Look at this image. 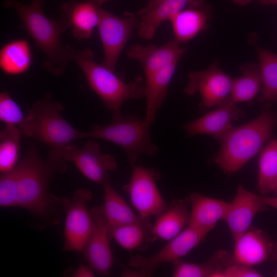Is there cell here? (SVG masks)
<instances>
[{
  "label": "cell",
  "mask_w": 277,
  "mask_h": 277,
  "mask_svg": "<svg viewBox=\"0 0 277 277\" xmlns=\"http://www.w3.org/2000/svg\"><path fill=\"white\" fill-rule=\"evenodd\" d=\"M32 63L29 42L24 38L11 41L0 50V68L7 74L16 75L26 72Z\"/></svg>",
  "instance_id": "cell-24"
},
{
  "label": "cell",
  "mask_w": 277,
  "mask_h": 277,
  "mask_svg": "<svg viewBox=\"0 0 277 277\" xmlns=\"http://www.w3.org/2000/svg\"><path fill=\"white\" fill-rule=\"evenodd\" d=\"M22 135L19 128L6 125L0 131V172H9L17 165L20 140Z\"/></svg>",
  "instance_id": "cell-30"
},
{
  "label": "cell",
  "mask_w": 277,
  "mask_h": 277,
  "mask_svg": "<svg viewBox=\"0 0 277 277\" xmlns=\"http://www.w3.org/2000/svg\"><path fill=\"white\" fill-rule=\"evenodd\" d=\"M73 60L82 70L89 86L105 106L113 112L120 110L128 100L144 97L145 86L142 76H137L125 82L124 77L115 70L95 62L91 49H75Z\"/></svg>",
  "instance_id": "cell-5"
},
{
  "label": "cell",
  "mask_w": 277,
  "mask_h": 277,
  "mask_svg": "<svg viewBox=\"0 0 277 277\" xmlns=\"http://www.w3.org/2000/svg\"><path fill=\"white\" fill-rule=\"evenodd\" d=\"M189 0H161L152 10L140 17L137 34L145 40L151 39L160 25L182 10Z\"/></svg>",
  "instance_id": "cell-25"
},
{
  "label": "cell",
  "mask_w": 277,
  "mask_h": 277,
  "mask_svg": "<svg viewBox=\"0 0 277 277\" xmlns=\"http://www.w3.org/2000/svg\"><path fill=\"white\" fill-rule=\"evenodd\" d=\"M104 191L102 207L108 225L136 223L152 227L149 219L141 217L134 213L129 205L112 186L109 177L102 186Z\"/></svg>",
  "instance_id": "cell-23"
},
{
  "label": "cell",
  "mask_w": 277,
  "mask_h": 277,
  "mask_svg": "<svg viewBox=\"0 0 277 277\" xmlns=\"http://www.w3.org/2000/svg\"><path fill=\"white\" fill-rule=\"evenodd\" d=\"M242 75L232 79L230 96L235 102H248L257 95L262 84L260 65L247 64L240 67Z\"/></svg>",
  "instance_id": "cell-27"
},
{
  "label": "cell",
  "mask_w": 277,
  "mask_h": 277,
  "mask_svg": "<svg viewBox=\"0 0 277 277\" xmlns=\"http://www.w3.org/2000/svg\"><path fill=\"white\" fill-rule=\"evenodd\" d=\"M263 199L267 206L277 210V196L263 197Z\"/></svg>",
  "instance_id": "cell-37"
},
{
  "label": "cell",
  "mask_w": 277,
  "mask_h": 277,
  "mask_svg": "<svg viewBox=\"0 0 277 277\" xmlns=\"http://www.w3.org/2000/svg\"><path fill=\"white\" fill-rule=\"evenodd\" d=\"M275 191H276V192H277V187H276V188Z\"/></svg>",
  "instance_id": "cell-45"
},
{
  "label": "cell",
  "mask_w": 277,
  "mask_h": 277,
  "mask_svg": "<svg viewBox=\"0 0 277 277\" xmlns=\"http://www.w3.org/2000/svg\"><path fill=\"white\" fill-rule=\"evenodd\" d=\"M63 105L52 100L50 93L36 101L28 109L22 135L33 138L50 148L48 160L60 173L66 169L63 152L66 147L77 139L86 138V132L76 130L62 116Z\"/></svg>",
  "instance_id": "cell-3"
},
{
  "label": "cell",
  "mask_w": 277,
  "mask_h": 277,
  "mask_svg": "<svg viewBox=\"0 0 277 277\" xmlns=\"http://www.w3.org/2000/svg\"><path fill=\"white\" fill-rule=\"evenodd\" d=\"M275 276L277 277V270H276V272L275 273Z\"/></svg>",
  "instance_id": "cell-44"
},
{
  "label": "cell",
  "mask_w": 277,
  "mask_h": 277,
  "mask_svg": "<svg viewBox=\"0 0 277 277\" xmlns=\"http://www.w3.org/2000/svg\"><path fill=\"white\" fill-rule=\"evenodd\" d=\"M266 206L263 197L239 185L233 199L229 202L224 220L233 240L248 230L255 216L263 211Z\"/></svg>",
  "instance_id": "cell-15"
},
{
  "label": "cell",
  "mask_w": 277,
  "mask_h": 277,
  "mask_svg": "<svg viewBox=\"0 0 277 277\" xmlns=\"http://www.w3.org/2000/svg\"><path fill=\"white\" fill-rule=\"evenodd\" d=\"M207 234L188 226L169 242L156 253L150 256L136 255L131 257L129 265L140 270L144 276H151L164 263L173 264L196 247Z\"/></svg>",
  "instance_id": "cell-10"
},
{
  "label": "cell",
  "mask_w": 277,
  "mask_h": 277,
  "mask_svg": "<svg viewBox=\"0 0 277 277\" xmlns=\"http://www.w3.org/2000/svg\"><path fill=\"white\" fill-rule=\"evenodd\" d=\"M188 7L171 16L174 38L181 43L187 42L205 30L209 19V14L198 0H189Z\"/></svg>",
  "instance_id": "cell-20"
},
{
  "label": "cell",
  "mask_w": 277,
  "mask_h": 277,
  "mask_svg": "<svg viewBox=\"0 0 277 277\" xmlns=\"http://www.w3.org/2000/svg\"><path fill=\"white\" fill-rule=\"evenodd\" d=\"M256 49L262 79L261 99L267 104L275 103L277 102V54L260 47Z\"/></svg>",
  "instance_id": "cell-28"
},
{
  "label": "cell",
  "mask_w": 277,
  "mask_h": 277,
  "mask_svg": "<svg viewBox=\"0 0 277 277\" xmlns=\"http://www.w3.org/2000/svg\"><path fill=\"white\" fill-rule=\"evenodd\" d=\"M186 51L175 38L161 46L152 44L143 46L132 44L127 51L129 58L138 61L142 66L145 77L176 61H180Z\"/></svg>",
  "instance_id": "cell-16"
},
{
  "label": "cell",
  "mask_w": 277,
  "mask_h": 277,
  "mask_svg": "<svg viewBox=\"0 0 277 277\" xmlns=\"http://www.w3.org/2000/svg\"><path fill=\"white\" fill-rule=\"evenodd\" d=\"M45 0H31V3L42 7Z\"/></svg>",
  "instance_id": "cell-40"
},
{
  "label": "cell",
  "mask_w": 277,
  "mask_h": 277,
  "mask_svg": "<svg viewBox=\"0 0 277 277\" xmlns=\"http://www.w3.org/2000/svg\"><path fill=\"white\" fill-rule=\"evenodd\" d=\"M99 36L104 51L102 63L111 70H115L121 52L137 28L139 19L131 12H125L122 17L116 16L97 4Z\"/></svg>",
  "instance_id": "cell-8"
},
{
  "label": "cell",
  "mask_w": 277,
  "mask_h": 277,
  "mask_svg": "<svg viewBox=\"0 0 277 277\" xmlns=\"http://www.w3.org/2000/svg\"><path fill=\"white\" fill-rule=\"evenodd\" d=\"M62 155L66 162L73 163L85 176L102 186L109 177V173L117 168L114 157L103 153L98 144L91 140L87 141L82 148L71 143Z\"/></svg>",
  "instance_id": "cell-11"
},
{
  "label": "cell",
  "mask_w": 277,
  "mask_h": 277,
  "mask_svg": "<svg viewBox=\"0 0 277 277\" xmlns=\"http://www.w3.org/2000/svg\"><path fill=\"white\" fill-rule=\"evenodd\" d=\"M269 4H273L277 5V0H269L268 2Z\"/></svg>",
  "instance_id": "cell-43"
},
{
  "label": "cell",
  "mask_w": 277,
  "mask_h": 277,
  "mask_svg": "<svg viewBox=\"0 0 277 277\" xmlns=\"http://www.w3.org/2000/svg\"><path fill=\"white\" fill-rule=\"evenodd\" d=\"M94 223L93 230L82 252L88 265L98 275L108 276L114 263L110 245L108 225L102 206L89 209Z\"/></svg>",
  "instance_id": "cell-13"
},
{
  "label": "cell",
  "mask_w": 277,
  "mask_h": 277,
  "mask_svg": "<svg viewBox=\"0 0 277 277\" xmlns=\"http://www.w3.org/2000/svg\"><path fill=\"white\" fill-rule=\"evenodd\" d=\"M95 273L89 265H81L71 275L73 277H94Z\"/></svg>",
  "instance_id": "cell-35"
},
{
  "label": "cell",
  "mask_w": 277,
  "mask_h": 277,
  "mask_svg": "<svg viewBox=\"0 0 277 277\" xmlns=\"http://www.w3.org/2000/svg\"><path fill=\"white\" fill-rule=\"evenodd\" d=\"M252 0H232V2L240 6H245L250 3Z\"/></svg>",
  "instance_id": "cell-38"
},
{
  "label": "cell",
  "mask_w": 277,
  "mask_h": 277,
  "mask_svg": "<svg viewBox=\"0 0 277 277\" xmlns=\"http://www.w3.org/2000/svg\"><path fill=\"white\" fill-rule=\"evenodd\" d=\"M259 3L264 5H268L269 0H258Z\"/></svg>",
  "instance_id": "cell-42"
},
{
  "label": "cell",
  "mask_w": 277,
  "mask_h": 277,
  "mask_svg": "<svg viewBox=\"0 0 277 277\" xmlns=\"http://www.w3.org/2000/svg\"><path fill=\"white\" fill-rule=\"evenodd\" d=\"M244 114L229 95L215 110L185 124L182 128L189 136L210 134L219 140L232 127V122Z\"/></svg>",
  "instance_id": "cell-14"
},
{
  "label": "cell",
  "mask_w": 277,
  "mask_h": 277,
  "mask_svg": "<svg viewBox=\"0 0 277 277\" xmlns=\"http://www.w3.org/2000/svg\"><path fill=\"white\" fill-rule=\"evenodd\" d=\"M17 197L16 207L31 214V226L37 230L54 226L60 222L64 212L60 197L48 192L55 172H58L48 160L32 146L16 166Z\"/></svg>",
  "instance_id": "cell-1"
},
{
  "label": "cell",
  "mask_w": 277,
  "mask_h": 277,
  "mask_svg": "<svg viewBox=\"0 0 277 277\" xmlns=\"http://www.w3.org/2000/svg\"><path fill=\"white\" fill-rule=\"evenodd\" d=\"M129 183L123 189L130 197L131 202L142 218L157 216L168 207L156 185L161 177L157 170L134 164Z\"/></svg>",
  "instance_id": "cell-9"
},
{
  "label": "cell",
  "mask_w": 277,
  "mask_h": 277,
  "mask_svg": "<svg viewBox=\"0 0 277 277\" xmlns=\"http://www.w3.org/2000/svg\"><path fill=\"white\" fill-rule=\"evenodd\" d=\"M188 78L184 92L188 95L199 93L203 109L217 106L230 94L232 78L219 68L217 63L205 70L189 72Z\"/></svg>",
  "instance_id": "cell-12"
},
{
  "label": "cell",
  "mask_w": 277,
  "mask_h": 277,
  "mask_svg": "<svg viewBox=\"0 0 277 277\" xmlns=\"http://www.w3.org/2000/svg\"><path fill=\"white\" fill-rule=\"evenodd\" d=\"M174 277H213L214 273L222 268L219 264L212 261L202 263L179 261L174 264Z\"/></svg>",
  "instance_id": "cell-32"
},
{
  "label": "cell",
  "mask_w": 277,
  "mask_h": 277,
  "mask_svg": "<svg viewBox=\"0 0 277 277\" xmlns=\"http://www.w3.org/2000/svg\"><path fill=\"white\" fill-rule=\"evenodd\" d=\"M161 0H148L147 4L137 13V16L141 17L152 10Z\"/></svg>",
  "instance_id": "cell-36"
},
{
  "label": "cell",
  "mask_w": 277,
  "mask_h": 277,
  "mask_svg": "<svg viewBox=\"0 0 277 277\" xmlns=\"http://www.w3.org/2000/svg\"><path fill=\"white\" fill-rule=\"evenodd\" d=\"M277 126V115L264 110L254 120L231 127L219 140L220 150L215 162L225 173L239 170L262 149Z\"/></svg>",
  "instance_id": "cell-4"
},
{
  "label": "cell",
  "mask_w": 277,
  "mask_h": 277,
  "mask_svg": "<svg viewBox=\"0 0 277 277\" xmlns=\"http://www.w3.org/2000/svg\"><path fill=\"white\" fill-rule=\"evenodd\" d=\"M156 217L151 228L152 239L169 241L188 226L190 212L186 202L180 200L168 205Z\"/></svg>",
  "instance_id": "cell-22"
},
{
  "label": "cell",
  "mask_w": 277,
  "mask_h": 277,
  "mask_svg": "<svg viewBox=\"0 0 277 277\" xmlns=\"http://www.w3.org/2000/svg\"><path fill=\"white\" fill-rule=\"evenodd\" d=\"M6 8L13 9L21 22V26L45 56L44 66L55 76L62 75L73 60L74 48L63 45L61 36L69 28L66 20L61 15L57 19L47 17L42 7L31 3L26 5L18 0H4Z\"/></svg>",
  "instance_id": "cell-2"
},
{
  "label": "cell",
  "mask_w": 277,
  "mask_h": 277,
  "mask_svg": "<svg viewBox=\"0 0 277 277\" xmlns=\"http://www.w3.org/2000/svg\"><path fill=\"white\" fill-rule=\"evenodd\" d=\"M277 187V140L269 142L262 150L259 161L258 189L263 195Z\"/></svg>",
  "instance_id": "cell-29"
},
{
  "label": "cell",
  "mask_w": 277,
  "mask_h": 277,
  "mask_svg": "<svg viewBox=\"0 0 277 277\" xmlns=\"http://www.w3.org/2000/svg\"><path fill=\"white\" fill-rule=\"evenodd\" d=\"M0 120L6 125L17 127L21 132L26 122L20 107L7 91L0 93Z\"/></svg>",
  "instance_id": "cell-31"
},
{
  "label": "cell",
  "mask_w": 277,
  "mask_h": 277,
  "mask_svg": "<svg viewBox=\"0 0 277 277\" xmlns=\"http://www.w3.org/2000/svg\"><path fill=\"white\" fill-rule=\"evenodd\" d=\"M17 180L16 167L9 172L1 173L0 206L1 207H16Z\"/></svg>",
  "instance_id": "cell-33"
},
{
  "label": "cell",
  "mask_w": 277,
  "mask_h": 277,
  "mask_svg": "<svg viewBox=\"0 0 277 277\" xmlns=\"http://www.w3.org/2000/svg\"><path fill=\"white\" fill-rule=\"evenodd\" d=\"M152 228V227H151ZM151 228L136 223L108 225V234L124 249L144 250L152 239Z\"/></svg>",
  "instance_id": "cell-26"
},
{
  "label": "cell",
  "mask_w": 277,
  "mask_h": 277,
  "mask_svg": "<svg viewBox=\"0 0 277 277\" xmlns=\"http://www.w3.org/2000/svg\"><path fill=\"white\" fill-rule=\"evenodd\" d=\"M191 210L188 226L206 234L217 222L224 220L229 202L205 196L198 192L190 194Z\"/></svg>",
  "instance_id": "cell-18"
},
{
  "label": "cell",
  "mask_w": 277,
  "mask_h": 277,
  "mask_svg": "<svg viewBox=\"0 0 277 277\" xmlns=\"http://www.w3.org/2000/svg\"><path fill=\"white\" fill-rule=\"evenodd\" d=\"M152 125L137 114L123 115L120 110L113 111L110 124L95 125L86 132V138L104 140L115 144L125 152L131 166L136 164L142 155L153 157L157 146L151 134Z\"/></svg>",
  "instance_id": "cell-6"
},
{
  "label": "cell",
  "mask_w": 277,
  "mask_h": 277,
  "mask_svg": "<svg viewBox=\"0 0 277 277\" xmlns=\"http://www.w3.org/2000/svg\"><path fill=\"white\" fill-rule=\"evenodd\" d=\"M92 199L88 188L76 190L70 198L60 197L66 218L64 233V251H82L93 229L94 223L88 208Z\"/></svg>",
  "instance_id": "cell-7"
},
{
  "label": "cell",
  "mask_w": 277,
  "mask_h": 277,
  "mask_svg": "<svg viewBox=\"0 0 277 277\" xmlns=\"http://www.w3.org/2000/svg\"><path fill=\"white\" fill-rule=\"evenodd\" d=\"M234 242L231 258L233 263L253 267L265 262L271 255L272 244L260 230H248Z\"/></svg>",
  "instance_id": "cell-19"
},
{
  "label": "cell",
  "mask_w": 277,
  "mask_h": 277,
  "mask_svg": "<svg viewBox=\"0 0 277 277\" xmlns=\"http://www.w3.org/2000/svg\"><path fill=\"white\" fill-rule=\"evenodd\" d=\"M180 61H176L145 77L146 113L145 120L152 125L166 99L169 83Z\"/></svg>",
  "instance_id": "cell-21"
},
{
  "label": "cell",
  "mask_w": 277,
  "mask_h": 277,
  "mask_svg": "<svg viewBox=\"0 0 277 277\" xmlns=\"http://www.w3.org/2000/svg\"><path fill=\"white\" fill-rule=\"evenodd\" d=\"M263 276L252 266L233 263L216 271L213 277H261Z\"/></svg>",
  "instance_id": "cell-34"
},
{
  "label": "cell",
  "mask_w": 277,
  "mask_h": 277,
  "mask_svg": "<svg viewBox=\"0 0 277 277\" xmlns=\"http://www.w3.org/2000/svg\"><path fill=\"white\" fill-rule=\"evenodd\" d=\"M61 15L78 40L87 39L97 27L99 14L97 4L93 0H67L61 6Z\"/></svg>",
  "instance_id": "cell-17"
},
{
  "label": "cell",
  "mask_w": 277,
  "mask_h": 277,
  "mask_svg": "<svg viewBox=\"0 0 277 277\" xmlns=\"http://www.w3.org/2000/svg\"><path fill=\"white\" fill-rule=\"evenodd\" d=\"M95 3L100 6H102L103 4L111 1V0H93Z\"/></svg>",
  "instance_id": "cell-41"
},
{
  "label": "cell",
  "mask_w": 277,
  "mask_h": 277,
  "mask_svg": "<svg viewBox=\"0 0 277 277\" xmlns=\"http://www.w3.org/2000/svg\"><path fill=\"white\" fill-rule=\"evenodd\" d=\"M271 255L274 258H277V241L272 244Z\"/></svg>",
  "instance_id": "cell-39"
}]
</instances>
